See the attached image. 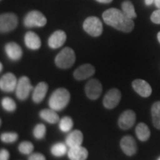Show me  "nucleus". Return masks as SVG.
Returning <instances> with one entry per match:
<instances>
[{"mask_svg": "<svg viewBox=\"0 0 160 160\" xmlns=\"http://www.w3.org/2000/svg\"><path fill=\"white\" fill-rule=\"evenodd\" d=\"M76 61V56L73 50L71 48H65L59 52L55 58V64L58 68L67 69L72 67Z\"/></svg>", "mask_w": 160, "mask_h": 160, "instance_id": "3", "label": "nucleus"}, {"mask_svg": "<svg viewBox=\"0 0 160 160\" xmlns=\"http://www.w3.org/2000/svg\"><path fill=\"white\" fill-rule=\"evenodd\" d=\"M95 73V68L91 64H84L79 66L73 72V77L77 80L81 81L91 77Z\"/></svg>", "mask_w": 160, "mask_h": 160, "instance_id": "13", "label": "nucleus"}, {"mask_svg": "<svg viewBox=\"0 0 160 160\" xmlns=\"http://www.w3.org/2000/svg\"><path fill=\"white\" fill-rule=\"evenodd\" d=\"M83 29L92 37H99L103 31L102 23L99 18L96 17H88L83 23Z\"/></svg>", "mask_w": 160, "mask_h": 160, "instance_id": "4", "label": "nucleus"}, {"mask_svg": "<svg viewBox=\"0 0 160 160\" xmlns=\"http://www.w3.org/2000/svg\"><path fill=\"white\" fill-rule=\"evenodd\" d=\"M33 148H34V146L31 142L28 141H24L20 143L19 145V152L25 155L31 154V153L33 151Z\"/></svg>", "mask_w": 160, "mask_h": 160, "instance_id": "28", "label": "nucleus"}, {"mask_svg": "<svg viewBox=\"0 0 160 160\" xmlns=\"http://www.w3.org/2000/svg\"><path fill=\"white\" fill-rule=\"evenodd\" d=\"M158 160H160V157L159 158V159H158Z\"/></svg>", "mask_w": 160, "mask_h": 160, "instance_id": "39", "label": "nucleus"}, {"mask_svg": "<svg viewBox=\"0 0 160 160\" xmlns=\"http://www.w3.org/2000/svg\"><path fill=\"white\" fill-rule=\"evenodd\" d=\"M18 81L16 76L12 73L4 74L0 79V88L5 92H13L17 88Z\"/></svg>", "mask_w": 160, "mask_h": 160, "instance_id": "10", "label": "nucleus"}, {"mask_svg": "<svg viewBox=\"0 0 160 160\" xmlns=\"http://www.w3.org/2000/svg\"><path fill=\"white\" fill-rule=\"evenodd\" d=\"M154 3L156 7H157L158 9H160V0H154Z\"/></svg>", "mask_w": 160, "mask_h": 160, "instance_id": "36", "label": "nucleus"}, {"mask_svg": "<svg viewBox=\"0 0 160 160\" xmlns=\"http://www.w3.org/2000/svg\"><path fill=\"white\" fill-rule=\"evenodd\" d=\"M154 2V0H145V3L146 5L149 6Z\"/></svg>", "mask_w": 160, "mask_h": 160, "instance_id": "35", "label": "nucleus"}, {"mask_svg": "<svg viewBox=\"0 0 160 160\" xmlns=\"http://www.w3.org/2000/svg\"><path fill=\"white\" fill-rule=\"evenodd\" d=\"M18 25L17 16L13 13H2L0 16V31L2 33H8L14 30Z\"/></svg>", "mask_w": 160, "mask_h": 160, "instance_id": "6", "label": "nucleus"}, {"mask_svg": "<svg viewBox=\"0 0 160 160\" xmlns=\"http://www.w3.org/2000/svg\"><path fill=\"white\" fill-rule=\"evenodd\" d=\"M157 39H158V41H159L160 43V31L158 33V34H157Z\"/></svg>", "mask_w": 160, "mask_h": 160, "instance_id": "37", "label": "nucleus"}, {"mask_svg": "<svg viewBox=\"0 0 160 160\" xmlns=\"http://www.w3.org/2000/svg\"><path fill=\"white\" fill-rule=\"evenodd\" d=\"M120 147L128 157L134 155L137 151V145L135 139L131 136H125L120 141Z\"/></svg>", "mask_w": 160, "mask_h": 160, "instance_id": "12", "label": "nucleus"}, {"mask_svg": "<svg viewBox=\"0 0 160 160\" xmlns=\"http://www.w3.org/2000/svg\"><path fill=\"white\" fill-rule=\"evenodd\" d=\"M122 11H123V13L127 17H128L132 19H135L137 17L135 11L134 6L130 0H125V1L123 2L122 4Z\"/></svg>", "mask_w": 160, "mask_h": 160, "instance_id": "24", "label": "nucleus"}, {"mask_svg": "<svg viewBox=\"0 0 160 160\" xmlns=\"http://www.w3.org/2000/svg\"><path fill=\"white\" fill-rule=\"evenodd\" d=\"M122 98L121 92L117 88H112L107 92L103 99V105L107 109H113L119 105Z\"/></svg>", "mask_w": 160, "mask_h": 160, "instance_id": "9", "label": "nucleus"}, {"mask_svg": "<svg viewBox=\"0 0 160 160\" xmlns=\"http://www.w3.org/2000/svg\"><path fill=\"white\" fill-rule=\"evenodd\" d=\"M132 87L139 96L142 97H148L152 93V88L148 82L143 79H135L132 82Z\"/></svg>", "mask_w": 160, "mask_h": 160, "instance_id": "14", "label": "nucleus"}, {"mask_svg": "<svg viewBox=\"0 0 160 160\" xmlns=\"http://www.w3.org/2000/svg\"><path fill=\"white\" fill-rule=\"evenodd\" d=\"M70 98L71 95L67 89L63 88H58L53 92L50 97L48 102L49 107L56 111H62L68 105Z\"/></svg>", "mask_w": 160, "mask_h": 160, "instance_id": "2", "label": "nucleus"}, {"mask_svg": "<svg viewBox=\"0 0 160 160\" xmlns=\"http://www.w3.org/2000/svg\"><path fill=\"white\" fill-rule=\"evenodd\" d=\"M28 160H46L45 156L40 153H34L30 155Z\"/></svg>", "mask_w": 160, "mask_h": 160, "instance_id": "32", "label": "nucleus"}, {"mask_svg": "<svg viewBox=\"0 0 160 160\" xmlns=\"http://www.w3.org/2000/svg\"><path fill=\"white\" fill-rule=\"evenodd\" d=\"M2 69H3V65L2 64H0V71H2Z\"/></svg>", "mask_w": 160, "mask_h": 160, "instance_id": "38", "label": "nucleus"}, {"mask_svg": "<svg viewBox=\"0 0 160 160\" xmlns=\"http://www.w3.org/2000/svg\"><path fill=\"white\" fill-rule=\"evenodd\" d=\"M67 36L63 31H57L52 33L48 39V45L53 49L62 47L65 44Z\"/></svg>", "mask_w": 160, "mask_h": 160, "instance_id": "15", "label": "nucleus"}, {"mask_svg": "<svg viewBox=\"0 0 160 160\" xmlns=\"http://www.w3.org/2000/svg\"><path fill=\"white\" fill-rule=\"evenodd\" d=\"M33 89L31 81L28 77H22L18 80L16 88V95L20 100H25L28 97L31 91Z\"/></svg>", "mask_w": 160, "mask_h": 160, "instance_id": "7", "label": "nucleus"}, {"mask_svg": "<svg viewBox=\"0 0 160 160\" xmlns=\"http://www.w3.org/2000/svg\"><path fill=\"white\" fill-rule=\"evenodd\" d=\"M66 145H65V144L62 142L54 144L51 148V153L54 156V157H62V156L65 155L68 151L67 146Z\"/></svg>", "mask_w": 160, "mask_h": 160, "instance_id": "25", "label": "nucleus"}, {"mask_svg": "<svg viewBox=\"0 0 160 160\" xmlns=\"http://www.w3.org/2000/svg\"><path fill=\"white\" fill-rule=\"evenodd\" d=\"M85 91L86 96L90 99L95 100L98 99L102 92V85L98 79H91L86 84Z\"/></svg>", "mask_w": 160, "mask_h": 160, "instance_id": "8", "label": "nucleus"}, {"mask_svg": "<svg viewBox=\"0 0 160 160\" xmlns=\"http://www.w3.org/2000/svg\"><path fill=\"white\" fill-rule=\"evenodd\" d=\"M25 45L31 50H38L41 47V39L34 32L28 31L25 36Z\"/></svg>", "mask_w": 160, "mask_h": 160, "instance_id": "19", "label": "nucleus"}, {"mask_svg": "<svg viewBox=\"0 0 160 160\" xmlns=\"http://www.w3.org/2000/svg\"><path fill=\"white\" fill-rule=\"evenodd\" d=\"M18 139V134L15 132H8L1 134V140L5 143L14 142Z\"/></svg>", "mask_w": 160, "mask_h": 160, "instance_id": "30", "label": "nucleus"}, {"mask_svg": "<svg viewBox=\"0 0 160 160\" xmlns=\"http://www.w3.org/2000/svg\"><path fill=\"white\" fill-rule=\"evenodd\" d=\"M68 156L71 160H86L88 157V151L82 146L70 148Z\"/></svg>", "mask_w": 160, "mask_h": 160, "instance_id": "17", "label": "nucleus"}, {"mask_svg": "<svg viewBox=\"0 0 160 160\" xmlns=\"http://www.w3.org/2000/svg\"><path fill=\"white\" fill-rule=\"evenodd\" d=\"M40 117L50 124H55L59 120V117L57 112L53 109H44L40 111Z\"/></svg>", "mask_w": 160, "mask_h": 160, "instance_id": "21", "label": "nucleus"}, {"mask_svg": "<svg viewBox=\"0 0 160 160\" xmlns=\"http://www.w3.org/2000/svg\"><path fill=\"white\" fill-rule=\"evenodd\" d=\"M102 18L108 25L124 33H130L134 28L133 19L127 17L122 11L117 8L106 10L102 13Z\"/></svg>", "mask_w": 160, "mask_h": 160, "instance_id": "1", "label": "nucleus"}, {"mask_svg": "<svg viewBox=\"0 0 160 160\" xmlns=\"http://www.w3.org/2000/svg\"><path fill=\"white\" fill-rule=\"evenodd\" d=\"M96 1L99 2L100 3H105V4H108L112 2L113 0H96Z\"/></svg>", "mask_w": 160, "mask_h": 160, "instance_id": "34", "label": "nucleus"}, {"mask_svg": "<svg viewBox=\"0 0 160 160\" xmlns=\"http://www.w3.org/2000/svg\"><path fill=\"white\" fill-rule=\"evenodd\" d=\"M47 23V19L40 11H32L25 16L24 25L27 28L43 27Z\"/></svg>", "mask_w": 160, "mask_h": 160, "instance_id": "5", "label": "nucleus"}, {"mask_svg": "<svg viewBox=\"0 0 160 160\" xmlns=\"http://www.w3.org/2000/svg\"><path fill=\"white\" fill-rule=\"evenodd\" d=\"M10 153L6 149H2L0 151V160H9Z\"/></svg>", "mask_w": 160, "mask_h": 160, "instance_id": "33", "label": "nucleus"}, {"mask_svg": "<svg viewBox=\"0 0 160 160\" xmlns=\"http://www.w3.org/2000/svg\"><path fill=\"white\" fill-rule=\"evenodd\" d=\"M83 142V134L79 130H74L68 135L66 138V145L69 148L76 147L82 145Z\"/></svg>", "mask_w": 160, "mask_h": 160, "instance_id": "20", "label": "nucleus"}, {"mask_svg": "<svg viewBox=\"0 0 160 160\" xmlns=\"http://www.w3.org/2000/svg\"><path fill=\"white\" fill-rule=\"evenodd\" d=\"M151 116L154 127L160 130V101L156 102L152 105Z\"/></svg>", "mask_w": 160, "mask_h": 160, "instance_id": "23", "label": "nucleus"}, {"mask_svg": "<svg viewBox=\"0 0 160 160\" xmlns=\"http://www.w3.org/2000/svg\"><path fill=\"white\" fill-rule=\"evenodd\" d=\"M151 20L154 24L160 25V9L153 11L151 16Z\"/></svg>", "mask_w": 160, "mask_h": 160, "instance_id": "31", "label": "nucleus"}, {"mask_svg": "<svg viewBox=\"0 0 160 160\" xmlns=\"http://www.w3.org/2000/svg\"><path fill=\"white\" fill-rule=\"evenodd\" d=\"M33 136L36 139H42L45 137L46 134V128L43 124H38L35 126L33 131Z\"/></svg>", "mask_w": 160, "mask_h": 160, "instance_id": "29", "label": "nucleus"}, {"mask_svg": "<svg viewBox=\"0 0 160 160\" xmlns=\"http://www.w3.org/2000/svg\"><path fill=\"white\" fill-rule=\"evenodd\" d=\"M48 91V85L45 82H39L34 88L33 96H32V100L37 104L40 103L45 99Z\"/></svg>", "mask_w": 160, "mask_h": 160, "instance_id": "18", "label": "nucleus"}, {"mask_svg": "<svg viewBox=\"0 0 160 160\" xmlns=\"http://www.w3.org/2000/svg\"><path fill=\"white\" fill-rule=\"evenodd\" d=\"M136 134L140 141L145 142L151 137V131L146 124L139 123L136 128Z\"/></svg>", "mask_w": 160, "mask_h": 160, "instance_id": "22", "label": "nucleus"}, {"mask_svg": "<svg viewBox=\"0 0 160 160\" xmlns=\"http://www.w3.org/2000/svg\"><path fill=\"white\" fill-rule=\"evenodd\" d=\"M136 122V113L132 110L124 111L119 118L118 125L122 130L130 129L133 126Z\"/></svg>", "mask_w": 160, "mask_h": 160, "instance_id": "11", "label": "nucleus"}, {"mask_svg": "<svg viewBox=\"0 0 160 160\" xmlns=\"http://www.w3.org/2000/svg\"><path fill=\"white\" fill-rule=\"evenodd\" d=\"M59 128L62 132H69L73 126V119L70 117H65L59 121Z\"/></svg>", "mask_w": 160, "mask_h": 160, "instance_id": "26", "label": "nucleus"}, {"mask_svg": "<svg viewBox=\"0 0 160 160\" xmlns=\"http://www.w3.org/2000/svg\"><path fill=\"white\" fill-rule=\"evenodd\" d=\"M5 51L9 59L13 61H17L21 59L22 56V50L16 42H8L6 44Z\"/></svg>", "mask_w": 160, "mask_h": 160, "instance_id": "16", "label": "nucleus"}, {"mask_svg": "<svg viewBox=\"0 0 160 160\" xmlns=\"http://www.w3.org/2000/svg\"><path fill=\"white\" fill-rule=\"evenodd\" d=\"M2 106L6 111L13 112L17 109L16 102L10 97H5L2 100Z\"/></svg>", "mask_w": 160, "mask_h": 160, "instance_id": "27", "label": "nucleus"}]
</instances>
